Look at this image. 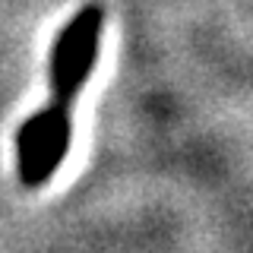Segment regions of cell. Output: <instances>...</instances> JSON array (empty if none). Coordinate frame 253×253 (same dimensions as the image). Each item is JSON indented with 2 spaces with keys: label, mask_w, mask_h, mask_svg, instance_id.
I'll list each match as a JSON object with an SVG mask.
<instances>
[{
  "label": "cell",
  "mask_w": 253,
  "mask_h": 253,
  "mask_svg": "<svg viewBox=\"0 0 253 253\" xmlns=\"http://www.w3.org/2000/svg\"><path fill=\"white\" fill-rule=\"evenodd\" d=\"M70 108L47 105L32 114L16 133V171L26 187H42L57 174L63 158L70 152Z\"/></svg>",
  "instance_id": "7a4b0ae2"
},
{
  "label": "cell",
  "mask_w": 253,
  "mask_h": 253,
  "mask_svg": "<svg viewBox=\"0 0 253 253\" xmlns=\"http://www.w3.org/2000/svg\"><path fill=\"white\" fill-rule=\"evenodd\" d=\"M101 29H105V6L101 3H85L60 29L57 42L51 47V63H47L54 105L70 108L76 101V95L85 89L95 57H98Z\"/></svg>",
  "instance_id": "6da1fadb"
}]
</instances>
